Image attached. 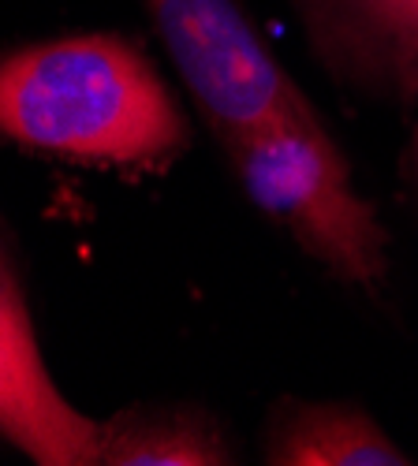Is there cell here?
<instances>
[{
    "mask_svg": "<svg viewBox=\"0 0 418 466\" xmlns=\"http://www.w3.org/2000/svg\"><path fill=\"white\" fill-rule=\"evenodd\" d=\"M0 135L75 161L146 165L183 146V116L127 42L64 37L0 60Z\"/></svg>",
    "mask_w": 418,
    "mask_h": 466,
    "instance_id": "6da1fadb",
    "label": "cell"
},
{
    "mask_svg": "<svg viewBox=\"0 0 418 466\" xmlns=\"http://www.w3.org/2000/svg\"><path fill=\"white\" fill-rule=\"evenodd\" d=\"M224 146L254 206L284 224L302 250L352 284L385 277L389 236L314 108L265 120Z\"/></svg>",
    "mask_w": 418,
    "mask_h": 466,
    "instance_id": "7a4b0ae2",
    "label": "cell"
},
{
    "mask_svg": "<svg viewBox=\"0 0 418 466\" xmlns=\"http://www.w3.org/2000/svg\"><path fill=\"white\" fill-rule=\"evenodd\" d=\"M165 46L213 131L228 142L265 120L311 108L236 0H146Z\"/></svg>",
    "mask_w": 418,
    "mask_h": 466,
    "instance_id": "3957f363",
    "label": "cell"
},
{
    "mask_svg": "<svg viewBox=\"0 0 418 466\" xmlns=\"http://www.w3.org/2000/svg\"><path fill=\"white\" fill-rule=\"evenodd\" d=\"M0 433L46 466L101 462L105 430L83 418L49 380L30 318L0 258Z\"/></svg>",
    "mask_w": 418,
    "mask_h": 466,
    "instance_id": "277c9868",
    "label": "cell"
},
{
    "mask_svg": "<svg viewBox=\"0 0 418 466\" xmlns=\"http://www.w3.org/2000/svg\"><path fill=\"white\" fill-rule=\"evenodd\" d=\"M277 466H407V451L355 407L314 403L291 410L270 441Z\"/></svg>",
    "mask_w": 418,
    "mask_h": 466,
    "instance_id": "5b68a950",
    "label": "cell"
},
{
    "mask_svg": "<svg viewBox=\"0 0 418 466\" xmlns=\"http://www.w3.org/2000/svg\"><path fill=\"white\" fill-rule=\"evenodd\" d=\"M101 462L112 466H220L232 462L220 437L199 418H146L105 430Z\"/></svg>",
    "mask_w": 418,
    "mask_h": 466,
    "instance_id": "8992f818",
    "label": "cell"
},
{
    "mask_svg": "<svg viewBox=\"0 0 418 466\" xmlns=\"http://www.w3.org/2000/svg\"><path fill=\"white\" fill-rule=\"evenodd\" d=\"M355 5L385 42L403 90H418V0H355Z\"/></svg>",
    "mask_w": 418,
    "mask_h": 466,
    "instance_id": "52a82bcc",
    "label": "cell"
}]
</instances>
